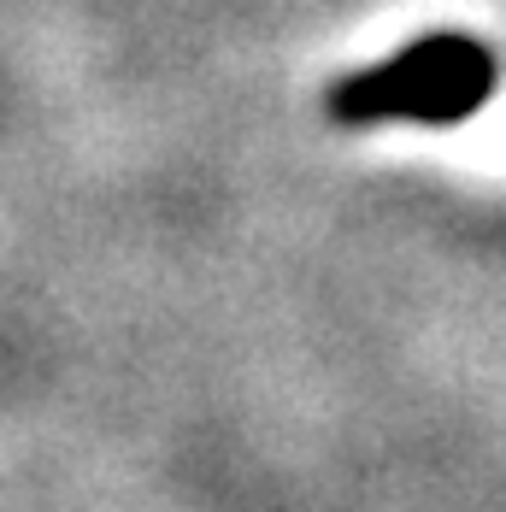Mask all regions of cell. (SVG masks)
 <instances>
[{
    "label": "cell",
    "mask_w": 506,
    "mask_h": 512,
    "mask_svg": "<svg viewBox=\"0 0 506 512\" xmlns=\"http://www.w3.org/2000/svg\"><path fill=\"white\" fill-rule=\"evenodd\" d=\"M495 83H501V59L489 42L465 36V30H436L377 65L348 71L324 95V112L348 130H371V124L448 130L495 101Z\"/></svg>",
    "instance_id": "1"
}]
</instances>
